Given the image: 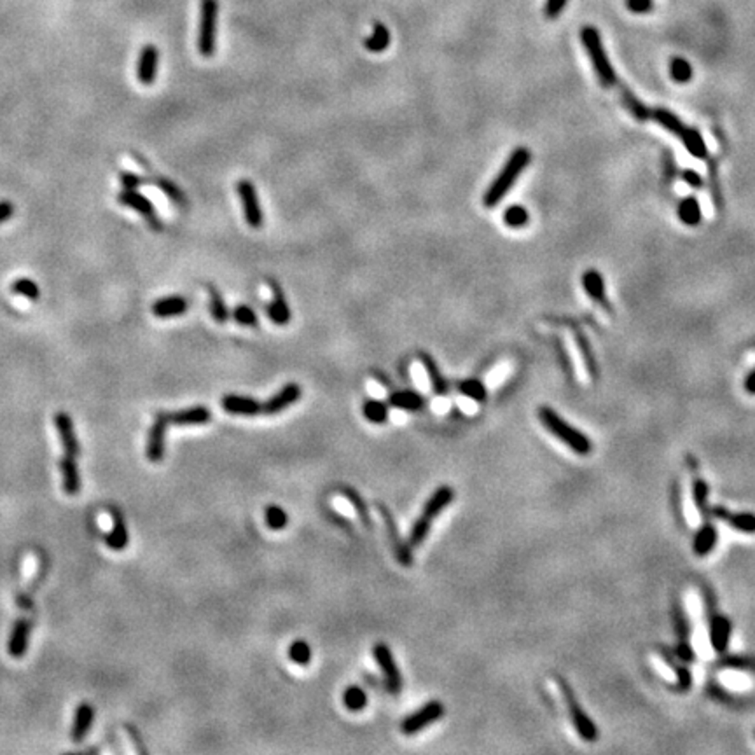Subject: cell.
Instances as JSON below:
<instances>
[{"instance_id":"7bdbcfd3","label":"cell","mask_w":755,"mask_h":755,"mask_svg":"<svg viewBox=\"0 0 755 755\" xmlns=\"http://www.w3.org/2000/svg\"><path fill=\"white\" fill-rule=\"evenodd\" d=\"M362 413L371 423H385L388 418V407L381 401H368L362 407Z\"/></svg>"},{"instance_id":"7a4b0ae2","label":"cell","mask_w":755,"mask_h":755,"mask_svg":"<svg viewBox=\"0 0 755 755\" xmlns=\"http://www.w3.org/2000/svg\"><path fill=\"white\" fill-rule=\"evenodd\" d=\"M539 420L542 425L558 439L563 442L572 453L579 456H589L593 453V441L589 436L579 430L577 427L570 425L560 413H556L551 406H541L537 411Z\"/></svg>"},{"instance_id":"ac0fdd59","label":"cell","mask_w":755,"mask_h":755,"mask_svg":"<svg viewBox=\"0 0 755 755\" xmlns=\"http://www.w3.org/2000/svg\"><path fill=\"white\" fill-rule=\"evenodd\" d=\"M717 542H719L717 526L706 519V521L696 530V533H694V539H692L694 556H698V558H706V556L712 554V552L715 551Z\"/></svg>"},{"instance_id":"484cf974","label":"cell","mask_w":755,"mask_h":755,"mask_svg":"<svg viewBox=\"0 0 755 755\" xmlns=\"http://www.w3.org/2000/svg\"><path fill=\"white\" fill-rule=\"evenodd\" d=\"M388 404L397 409L420 411L427 406V399L414 390H399L388 395Z\"/></svg>"},{"instance_id":"ba28073f","label":"cell","mask_w":755,"mask_h":755,"mask_svg":"<svg viewBox=\"0 0 755 755\" xmlns=\"http://www.w3.org/2000/svg\"><path fill=\"white\" fill-rule=\"evenodd\" d=\"M444 715V705L441 701H429L425 706H422L420 710H416L414 713H411L409 717L404 719L403 724H401V731L404 734H416V732L423 731L427 725L433 724L439 719Z\"/></svg>"},{"instance_id":"8d00e7d4","label":"cell","mask_w":755,"mask_h":755,"mask_svg":"<svg viewBox=\"0 0 755 755\" xmlns=\"http://www.w3.org/2000/svg\"><path fill=\"white\" fill-rule=\"evenodd\" d=\"M530 221V215L526 212L525 207L521 205H510L504 212V223L507 227H512V229H519V227H525Z\"/></svg>"},{"instance_id":"6f0895ef","label":"cell","mask_w":755,"mask_h":755,"mask_svg":"<svg viewBox=\"0 0 755 755\" xmlns=\"http://www.w3.org/2000/svg\"><path fill=\"white\" fill-rule=\"evenodd\" d=\"M682 179L684 182H686L687 185H690L692 189H701L703 185H705L703 177L699 175L698 172H694V170H686V172H682Z\"/></svg>"},{"instance_id":"11a10c76","label":"cell","mask_w":755,"mask_h":755,"mask_svg":"<svg viewBox=\"0 0 755 755\" xmlns=\"http://www.w3.org/2000/svg\"><path fill=\"white\" fill-rule=\"evenodd\" d=\"M675 173H677V166H675L673 156H671L670 150L664 153V181L666 184H673Z\"/></svg>"},{"instance_id":"9a60e30c","label":"cell","mask_w":755,"mask_h":755,"mask_svg":"<svg viewBox=\"0 0 755 755\" xmlns=\"http://www.w3.org/2000/svg\"><path fill=\"white\" fill-rule=\"evenodd\" d=\"M168 420H166L165 413L157 414L156 422L153 423L149 430V437H147V458L153 464L161 462L163 455H165V437H166V429H168Z\"/></svg>"},{"instance_id":"7402d4cb","label":"cell","mask_w":755,"mask_h":755,"mask_svg":"<svg viewBox=\"0 0 755 755\" xmlns=\"http://www.w3.org/2000/svg\"><path fill=\"white\" fill-rule=\"evenodd\" d=\"M221 406L229 414H242V416H256L261 414L262 404L250 397H242V395H226L221 401Z\"/></svg>"},{"instance_id":"e0dca14e","label":"cell","mask_w":755,"mask_h":755,"mask_svg":"<svg viewBox=\"0 0 755 755\" xmlns=\"http://www.w3.org/2000/svg\"><path fill=\"white\" fill-rule=\"evenodd\" d=\"M301 399V387L297 383H289L282 388L280 392H276L271 399L266 401L262 404V414L266 416H273V414H278L282 411L287 409L289 406H292L294 403Z\"/></svg>"},{"instance_id":"680465c9","label":"cell","mask_w":755,"mask_h":755,"mask_svg":"<svg viewBox=\"0 0 755 755\" xmlns=\"http://www.w3.org/2000/svg\"><path fill=\"white\" fill-rule=\"evenodd\" d=\"M119 179H121V184H123L124 189H137L138 185L142 184V179L130 172H123Z\"/></svg>"},{"instance_id":"ab89813d","label":"cell","mask_w":755,"mask_h":755,"mask_svg":"<svg viewBox=\"0 0 755 755\" xmlns=\"http://www.w3.org/2000/svg\"><path fill=\"white\" fill-rule=\"evenodd\" d=\"M341 493H343V497H345V499L348 500L350 504H352V507L355 509V512L359 514L361 521L364 523L365 526H371V516H369V510H368V507H365V502L362 500L361 495L357 493L353 488H343Z\"/></svg>"},{"instance_id":"83f0119b","label":"cell","mask_w":755,"mask_h":755,"mask_svg":"<svg viewBox=\"0 0 755 755\" xmlns=\"http://www.w3.org/2000/svg\"><path fill=\"white\" fill-rule=\"evenodd\" d=\"M111 514H112V521H114V525H112L111 535L107 537V545L111 549H114V551H123V549L128 545V541H130V537H128L126 523H124L123 516H121L115 509L111 510Z\"/></svg>"},{"instance_id":"8992f818","label":"cell","mask_w":755,"mask_h":755,"mask_svg":"<svg viewBox=\"0 0 755 755\" xmlns=\"http://www.w3.org/2000/svg\"><path fill=\"white\" fill-rule=\"evenodd\" d=\"M556 680H558V686H560L561 694H563L568 715H570V721L572 724H574L577 734H579L584 741H587V743H594V741L598 740V728H596L594 721L587 715L586 710L581 706L575 690L572 689L563 679H556Z\"/></svg>"},{"instance_id":"e575fe53","label":"cell","mask_w":755,"mask_h":755,"mask_svg":"<svg viewBox=\"0 0 755 755\" xmlns=\"http://www.w3.org/2000/svg\"><path fill=\"white\" fill-rule=\"evenodd\" d=\"M458 392L462 395H465L467 399L474 401V403H484L488 399V388L486 385L481 380H475V378H469V380L460 381L456 385Z\"/></svg>"},{"instance_id":"836d02e7","label":"cell","mask_w":755,"mask_h":755,"mask_svg":"<svg viewBox=\"0 0 755 755\" xmlns=\"http://www.w3.org/2000/svg\"><path fill=\"white\" fill-rule=\"evenodd\" d=\"M680 140H682L684 147H686L687 150H689L690 154H692L694 157H699V159H705L706 154H708V147H706L705 140H703L701 133L696 130H692V128H687L686 131H684V135L680 137Z\"/></svg>"},{"instance_id":"52a82bcc","label":"cell","mask_w":755,"mask_h":755,"mask_svg":"<svg viewBox=\"0 0 755 755\" xmlns=\"http://www.w3.org/2000/svg\"><path fill=\"white\" fill-rule=\"evenodd\" d=\"M217 0H201L200 34H198V51L201 56L210 58L215 53V37H217Z\"/></svg>"},{"instance_id":"3957f363","label":"cell","mask_w":755,"mask_h":755,"mask_svg":"<svg viewBox=\"0 0 755 755\" xmlns=\"http://www.w3.org/2000/svg\"><path fill=\"white\" fill-rule=\"evenodd\" d=\"M530 159H532V154L526 147H518L514 149L512 154L509 156L507 163L504 165V168L500 170V173L495 177V181L491 182L490 188L486 189L483 196V203L486 208H493L500 203V201L506 198L507 192L512 189L514 182L518 181L519 175L525 172V168L528 166Z\"/></svg>"},{"instance_id":"30bf717a","label":"cell","mask_w":755,"mask_h":755,"mask_svg":"<svg viewBox=\"0 0 755 755\" xmlns=\"http://www.w3.org/2000/svg\"><path fill=\"white\" fill-rule=\"evenodd\" d=\"M372 655H374V661L378 663V666L383 671L387 689L392 694H399L401 689H403V677H401V671L397 668L394 654L388 649V645L376 644L374 649H372Z\"/></svg>"},{"instance_id":"bcb514c9","label":"cell","mask_w":755,"mask_h":755,"mask_svg":"<svg viewBox=\"0 0 755 755\" xmlns=\"http://www.w3.org/2000/svg\"><path fill=\"white\" fill-rule=\"evenodd\" d=\"M154 184H156L157 188L161 189V191L165 192L166 196H168V198L173 201V203L179 205V207H184V205H185L184 192H182L181 189L177 188V185L173 184L172 181H166V179H157Z\"/></svg>"},{"instance_id":"d6986e66","label":"cell","mask_w":755,"mask_h":755,"mask_svg":"<svg viewBox=\"0 0 755 755\" xmlns=\"http://www.w3.org/2000/svg\"><path fill=\"white\" fill-rule=\"evenodd\" d=\"M269 287L273 291V301L266 306V313L276 326H287L292 319L291 308H289L287 300H285L284 291L275 280H269Z\"/></svg>"},{"instance_id":"cb8c5ba5","label":"cell","mask_w":755,"mask_h":755,"mask_svg":"<svg viewBox=\"0 0 755 755\" xmlns=\"http://www.w3.org/2000/svg\"><path fill=\"white\" fill-rule=\"evenodd\" d=\"M583 287L586 291V294L589 295L591 300L594 301L600 306L607 308L609 310V301H607V292H605V282H603V276L600 275L596 269H589L583 275Z\"/></svg>"},{"instance_id":"d590c367","label":"cell","mask_w":755,"mask_h":755,"mask_svg":"<svg viewBox=\"0 0 755 755\" xmlns=\"http://www.w3.org/2000/svg\"><path fill=\"white\" fill-rule=\"evenodd\" d=\"M673 628L677 633V638L679 640H690V635H692V626H690L689 618H687V612L679 602H675L673 610Z\"/></svg>"},{"instance_id":"f6af8a7d","label":"cell","mask_w":755,"mask_h":755,"mask_svg":"<svg viewBox=\"0 0 755 755\" xmlns=\"http://www.w3.org/2000/svg\"><path fill=\"white\" fill-rule=\"evenodd\" d=\"M289 657H291L294 663L301 664V666H306L311 661V649L306 642L295 640L294 644L289 649Z\"/></svg>"},{"instance_id":"b9f144b4","label":"cell","mask_w":755,"mask_h":755,"mask_svg":"<svg viewBox=\"0 0 755 755\" xmlns=\"http://www.w3.org/2000/svg\"><path fill=\"white\" fill-rule=\"evenodd\" d=\"M11 291L14 292V294L21 295V297H27V300H30V301H37L38 295H41L38 285L35 284L32 278H27V276H21V278H18V280L12 282Z\"/></svg>"},{"instance_id":"6da1fadb","label":"cell","mask_w":755,"mask_h":755,"mask_svg":"<svg viewBox=\"0 0 755 755\" xmlns=\"http://www.w3.org/2000/svg\"><path fill=\"white\" fill-rule=\"evenodd\" d=\"M54 425L60 432V441L63 444V456L60 458V471L63 475V491L69 497L79 493L81 490V480H79V471H77L76 458L81 453L79 442H77L76 430H74V422L69 414L60 411L54 414Z\"/></svg>"},{"instance_id":"d6a6232c","label":"cell","mask_w":755,"mask_h":755,"mask_svg":"<svg viewBox=\"0 0 755 755\" xmlns=\"http://www.w3.org/2000/svg\"><path fill=\"white\" fill-rule=\"evenodd\" d=\"M364 46L371 53H383L390 46V32H388V28L383 23L376 21L374 27H372L371 37L365 38Z\"/></svg>"},{"instance_id":"44dd1931","label":"cell","mask_w":755,"mask_h":755,"mask_svg":"<svg viewBox=\"0 0 755 755\" xmlns=\"http://www.w3.org/2000/svg\"><path fill=\"white\" fill-rule=\"evenodd\" d=\"M30 628L32 622L27 618H21L19 621H16L14 628H12L11 638H9L8 652L12 660H21L27 652L28 647V637H30Z\"/></svg>"},{"instance_id":"f5cc1de1","label":"cell","mask_w":755,"mask_h":755,"mask_svg":"<svg viewBox=\"0 0 755 755\" xmlns=\"http://www.w3.org/2000/svg\"><path fill=\"white\" fill-rule=\"evenodd\" d=\"M565 5H567V0H548V2H545V8H544L545 18L556 19L558 16L561 14V11L565 9Z\"/></svg>"},{"instance_id":"f1b7e54d","label":"cell","mask_w":755,"mask_h":755,"mask_svg":"<svg viewBox=\"0 0 755 755\" xmlns=\"http://www.w3.org/2000/svg\"><path fill=\"white\" fill-rule=\"evenodd\" d=\"M652 119H654L655 123H660L664 130L670 131V133H673L675 137H679V138L682 137L684 131L687 130V126L680 121L679 115L673 114V112L668 111V109H654V111H652Z\"/></svg>"},{"instance_id":"f546056e","label":"cell","mask_w":755,"mask_h":755,"mask_svg":"<svg viewBox=\"0 0 755 755\" xmlns=\"http://www.w3.org/2000/svg\"><path fill=\"white\" fill-rule=\"evenodd\" d=\"M621 102L626 107V111L629 112V115L637 119V121H649L652 117L651 109L644 102L638 100L635 93H631L629 89L621 88Z\"/></svg>"},{"instance_id":"7dc6e473","label":"cell","mask_w":755,"mask_h":755,"mask_svg":"<svg viewBox=\"0 0 755 755\" xmlns=\"http://www.w3.org/2000/svg\"><path fill=\"white\" fill-rule=\"evenodd\" d=\"M719 660V666L721 668H732V670H750L755 666L754 661L750 657H745V655H724Z\"/></svg>"},{"instance_id":"9c48e42d","label":"cell","mask_w":755,"mask_h":755,"mask_svg":"<svg viewBox=\"0 0 755 755\" xmlns=\"http://www.w3.org/2000/svg\"><path fill=\"white\" fill-rule=\"evenodd\" d=\"M236 192L240 196L243 205V215H245V221L252 229H259L264 223V215H262L261 203H259V198H257L256 185L250 181L243 179L236 184Z\"/></svg>"},{"instance_id":"ffe728a7","label":"cell","mask_w":755,"mask_h":755,"mask_svg":"<svg viewBox=\"0 0 755 755\" xmlns=\"http://www.w3.org/2000/svg\"><path fill=\"white\" fill-rule=\"evenodd\" d=\"M165 414L170 425H179V427L205 425V423L210 422L212 418L210 409H207L205 406L189 407V409L177 411V413H165Z\"/></svg>"},{"instance_id":"c3c4849f","label":"cell","mask_w":755,"mask_h":755,"mask_svg":"<svg viewBox=\"0 0 755 755\" xmlns=\"http://www.w3.org/2000/svg\"><path fill=\"white\" fill-rule=\"evenodd\" d=\"M233 319L236 320V324H240V326L257 327L256 311H253L250 306H247V304H240V306L234 308Z\"/></svg>"},{"instance_id":"1f68e13d","label":"cell","mask_w":755,"mask_h":755,"mask_svg":"<svg viewBox=\"0 0 755 755\" xmlns=\"http://www.w3.org/2000/svg\"><path fill=\"white\" fill-rule=\"evenodd\" d=\"M690 493H692V502L698 509V512L701 514L703 518H710V507H708V497H710V486L703 477H696L690 484Z\"/></svg>"},{"instance_id":"2e32d148","label":"cell","mask_w":755,"mask_h":755,"mask_svg":"<svg viewBox=\"0 0 755 755\" xmlns=\"http://www.w3.org/2000/svg\"><path fill=\"white\" fill-rule=\"evenodd\" d=\"M157 67H159V51L154 44H147L142 47L138 54L137 63V77L144 86H150L157 77Z\"/></svg>"},{"instance_id":"8fae6325","label":"cell","mask_w":755,"mask_h":755,"mask_svg":"<svg viewBox=\"0 0 755 755\" xmlns=\"http://www.w3.org/2000/svg\"><path fill=\"white\" fill-rule=\"evenodd\" d=\"M376 509H378V512H380L381 518H383L385 528H387V533H388V539H390L392 548H394V552H395V556H397L399 563L403 565V567H411V565H413L411 545L406 544V542H404V539L401 537L399 528H397V525H395V519H394V516H392L390 509H388V507L385 506V504H381V502L376 504Z\"/></svg>"},{"instance_id":"4316f807","label":"cell","mask_w":755,"mask_h":755,"mask_svg":"<svg viewBox=\"0 0 755 755\" xmlns=\"http://www.w3.org/2000/svg\"><path fill=\"white\" fill-rule=\"evenodd\" d=\"M418 359L422 361L423 368H425L427 374H429L430 385H432L433 392L437 395H446L449 392V385L446 381V378L442 376V372L437 368V362L433 361V357H430L427 352H420Z\"/></svg>"},{"instance_id":"f35d334b","label":"cell","mask_w":755,"mask_h":755,"mask_svg":"<svg viewBox=\"0 0 755 755\" xmlns=\"http://www.w3.org/2000/svg\"><path fill=\"white\" fill-rule=\"evenodd\" d=\"M208 292H210V313H212V317H214L215 322L224 324L227 319H229V311H227L226 303H224V297L221 295V292H218L217 289L214 287V285H210V287H208Z\"/></svg>"},{"instance_id":"74e56055","label":"cell","mask_w":755,"mask_h":755,"mask_svg":"<svg viewBox=\"0 0 755 755\" xmlns=\"http://www.w3.org/2000/svg\"><path fill=\"white\" fill-rule=\"evenodd\" d=\"M670 76L675 82L686 84V82H689L690 79H692V67H690V63L687 62V60H684V58L675 56L671 58V62H670Z\"/></svg>"},{"instance_id":"f907efd6","label":"cell","mask_w":755,"mask_h":755,"mask_svg":"<svg viewBox=\"0 0 755 755\" xmlns=\"http://www.w3.org/2000/svg\"><path fill=\"white\" fill-rule=\"evenodd\" d=\"M673 670L675 675H677V684H675L673 689L677 692H687V690H690V687H692V673L687 668V664H684V666H673Z\"/></svg>"},{"instance_id":"603a6c76","label":"cell","mask_w":755,"mask_h":755,"mask_svg":"<svg viewBox=\"0 0 755 755\" xmlns=\"http://www.w3.org/2000/svg\"><path fill=\"white\" fill-rule=\"evenodd\" d=\"M189 303L185 297L182 295H168V297H161L153 304V313L156 315L157 319H172V317H179V315H184L188 311Z\"/></svg>"},{"instance_id":"4dcf8cb0","label":"cell","mask_w":755,"mask_h":755,"mask_svg":"<svg viewBox=\"0 0 755 755\" xmlns=\"http://www.w3.org/2000/svg\"><path fill=\"white\" fill-rule=\"evenodd\" d=\"M679 218L682 221L686 226L694 227L701 223L703 214L701 207H699V201L694 198V196H687L679 203Z\"/></svg>"},{"instance_id":"4fadbf2b","label":"cell","mask_w":755,"mask_h":755,"mask_svg":"<svg viewBox=\"0 0 755 755\" xmlns=\"http://www.w3.org/2000/svg\"><path fill=\"white\" fill-rule=\"evenodd\" d=\"M732 637V622L724 613H712L708 624L710 645L717 654H725L729 651Z\"/></svg>"},{"instance_id":"7c38bea8","label":"cell","mask_w":755,"mask_h":755,"mask_svg":"<svg viewBox=\"0 0 755 755\" xmlns=\"http://www.w3.org/2000/svg\"><path fill=\"white\" fill-rule=\"evenodd\" d=\"M117 201L121 205H124V207L133 208L137 214L142 215L153 229H161L163 227L161 221H159L156 210H154V205L147 200L146 196L137 192L135 189H123L117 194Z\"/></svg>"},{"instance_id":"277c9868","label":"cell","mask_w":755,"mask_h":755,"mask_svg":"<svg viewBox=\"0 0 755 755\" xmlns=\"http://www.w3.org/2000/svg\"><path fill=\"white\" fill-rule=\"evenodd\" d=\"M453 499H455V491H453L451 486H446V484L444 486H439L430 495V499L423 506L420 518L411 526L409 542H407L411 548H420L423 544V541H425L430 532L432 521L453 502Z\"/></svg>"},{"instance_id":"681fc988","label":"cell","mask_w":755,"mask_h":755,"mask_svg":"<svg viewBox=\"0 0 755 755\" xmlns=\"http://www.w3.org/2000/svg\"><path fill=\"white\" fill-rule=\"evenodd\" d=\"M266 523H268L269 528L273 530L284 528V526L287 525V514H285V510L280 509V507L269 506L268 509H266Z\"/></svg>"},{"instance_id":"91938a15","label":"cell","mask_w":755,"mask_h":755,"mask_svg":"<svg viewBox=\"0 0 755 755\" xmlns=\"http://www.w3.org/2000/svg\"><path fill=\"white\" fill-rule=\"evenodd\" d=\"M12 215H14V205H12L11 201H8V200L0 201V224L5 223V221H9Z\"/></svg>"},{"instance_id":"816d5d0a","label":"cell","mask_w":755,"mask_h":755,"mask_svg":"<svg viewBox=\"0 0 755 755\" xmlns=\"http://www.w3.org/2000/svg\"><path fill=\"white\" fill-rule=\"evenodd\" d=\"M675 655L686 664H690L696 661V651L690 645V640H679V644L675 647Z\"/></svg>"},{"instance_id":"5bb4252c","label":"cell","mask_w":755,"mask_h":755,"mask_svg":"<svg viewBox=\"0 0 755 755\" xmlns=\"http://www.w3.org/2000/svg\"><path fill=\"white\" fill-rule=\"evenodd\" d=\"M710 518L728 523L738 533H747V535H754L755 533L754 512H732V510H729L724 506H713L710 507Z\"/></svg>"},{"instance_id":"94428289","label":"cell","mask_w":755,"mask_h":755,"mask_svg":"<svg viewBox=\"0 0 755 755\" xmlns=\"http://www.w3.org/2000/svg\"><path fill=\"white\" fill-rule=\"evenodd\" d=\"M743 387L745 390H747V394L755 395V369H752V371L747 374V378H745L743 381Z\"/></svg>"},{"instance_id":"9f6ffc18","label":"cell","mask_w":755,"mask_h":755,"mask_svg":"<svg viewBox=\"0 0 755 755\" xmlns=\"http://www.w3.org/2000/svg\"><path fill=\"white\" fill-rule=\"evenodd\" d=\"M626 8L635 14H644L652 9V0H626Z\"/></svg>"},{"instance_id":"5b68a950","label":"cell","mask_w":755,"mask_h":755,"mask_svg":"<svg viewBox=\"0 0 755 755\" xmlns=\"http://www.w3.org/2000/svg\"><path fill=\"white\" fill-rule=\"evenodd\" d=\"M581 41H583V46L586 47L587 54H589V60L593 63V69L596 72L600 84L607 89L616 88L618 86V76H616L612 65H610V60L605 53L598 30L586 25L581 30Z\"/></svg>"},{"instance_id":"db71d44e","label":"cell","mask_w":755,"mask_h":755,"mask_svg":"<svg viewBox=\"0 0 755 755\" xmlns=\"http://www.w3.org/2000/svg\"><path fill=\"white\" fill-rule=\"evenodd\" d=\"M124 729H126V732H128V736H130V740H131V741H133V747H135V750H137V752H138V754H142V755H146V754H147V748H146V747H144V743H142V736H140V732H138V731H137V729H135V728H133V725H131V724H126V725H124Z\"/></svg>"},{"instance_id":"60d3db41","label":"cell","mask_w":755,"mask_h":755,"mask_svg":"<svg viewBox=\"0 0 755 755\" xmlns=\"http://www.w3.org/2000/svg\"><path fill=\"white\" fill-rule=\"evenodd\" d=\"M575 337H577V345H579V348H581V355H583L584 364H586V369L589 371L591 378H593V380H596V378H598V369H596V361H594V355H593V352H591L589 341H587L586 337H584V334L581 333V330H575Z\"/></svg>"},{"instance_id":"d4e9b609","label":"cell","mask_w":755,"mask_h":755,"mask_svg":"<svg viewBox=\"0 0 755 755\" xmlns=\"http://www.w3.org/2000/svg\"><path fill=\"white\" fill-rule=\"evenodd\" d=\"M93 717H95V710H93L91 705H88V703L79 705L76 712V719H74L72 732H70L74 743H81L88 736L89 728L93 724Z\"/></svg>"},{"instance_id":"ee69618b","label":"cell","mask_w":755,"mask_h":755,"mask_svg":"<svg viewBox=\"0 0 755 755\" xmlns=\"http://www.w3.org/2000/svg\"><path fill=\"white\" fill-rule=\"evenodd\" d=\"M343 703L348 710L352 712H361L362 708H365L368 705V696H365L364 690L361 687H350L345 690V696H343Z\"/></svg>"}]
</instances>
